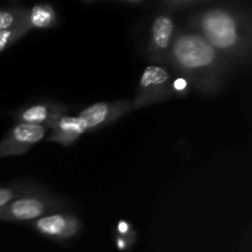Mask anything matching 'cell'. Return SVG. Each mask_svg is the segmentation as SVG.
<instances>
[{
  "label": "cell",
  "mask_w": 252,
  "mask_h": 252,
  "mask_svg": "<svg viewBox=\"0 0 252 252\" xmlns=\"http://www.w3.org/2000/svg\"><path fill=\"white\" fill-rule=\"evenodd\" d=\"M166 68L199 93L217 94L233 70V63L201 34L185 26L177 29Z\"/></svg>",
  "instance_id": "cell-1"
},
{
  "label": "cell",
  "mask_w": 252,
  "mask_h": 252,
  "mask_svg": "<svg viewBox=\"0 0 252 252\" xmlns=\"http://www.w3.org/2000/svg\"><path fill=\"white\" fill-rule=\"evenodd\" d=\"M187 27L201 34L231 63H244L251 53V12L235 2H211L189 16Z\"/></svg>",
  "instance_id": "cell-2"
},
{
  "label": "cell",
  "mask_w": 252,
  "mask_h": 252,
  "mask_svg": "<svg viewBox=\"0 0 252 252\" xmlns=\"http://www.w3.org/2000/svg\"><path fill=\"white\" fill-rule=\"evenodd\" d=\"M68 208L66 202L44 189L20 197L0 208V220L29 223L48 214L65 212Z\"/></svg>",
  "instance_id": "cell-3"
},
{
  "label": "cell",
  "mask_w": 252,
  "mask_h": 252,
  "mask_svg": "<svg viewBox=\"0 0 252 252\" xmlns=\"http://www.w3.org/2000/svg\"><path fill=\"white\" fill-rule=\"evenodd\" d=\"M174 96V78L171 71L162 65H148L138 84L133 98V110L164 102Z\"/></svg>",
  "instance_id": "cell-4"
},
{
  "label": "cell",
  "mask_w": 252,
  "mask_h": 252,
  "mask_svg": "<svg viewBox=\"0 0 252 252\" xmlns=\"http://www.w3.org/2000/svg\"><path fill=\"white\" fill-rule=\"evenodd\" d=\"M177 27L172 14L161 11L153 21L148 42V57L155 65L166 68Z\"/></svg>",
  "instance_id": "cell-5"
},
{
  "label": "cell",
  "mask_w": 252,
  "mask_h": 252,
  "mask_svg": "<svg viewBox=\"0 0 252 252\" xmlns=\"http://www.w3.org/2000/svg\"><path fill=\"white\" fill-rule=\"evenodd\" d=\"M46 135L47 129L44 127L16 122L0 140V159L26 154Z\"/></svg>",
  "instance_id": "cell-6"
},
{
  "label": "cell",
  "mask_w": 252,
  "mask_h": 252,
  "mask_svg": "<svg viewBox=\"0 0 252 252\" xmlns=\"http://www.w3.org/2000/svg\"><path fill=\"white\" fill-rule=\"evenodd\" d=\"M133 111L132 100L121 98L111 102H97L84 108L78 117L85 125L88 132L98 130L116 122L122 116Z\"/></svg>",
  "instance_id": "cell-7"
},
{
  "label": "cell",
  "mask_w": 252,
  "mask_h": 252,
  "mask_svg": "<svg viewBox=\"0 0 252 252\" xmlns=\"http://www.w3.org/2000/svg\"><path fill=\"white\" fill-rule=\"evenodd\" d=\"M33 230L52 240L63 241L74 238L83 229L80 219L73 214L59 212L29 221Z\"/></svg>",
  "instance_id": "cell-8"
},
{
  "label": "cell",
  "mask_w": 252,
  "mask_h": 252,
  "mask_svg": "<svg viewBox=\"0 0 252 252\" xmlns=\"http://www.w3.org/2000/svg\"><path fill=\"white\" fill-rule=\"evenodd\" d=\"M69 112V107L57 101H44V102L33 103L30 106H24L11 113L16 122L27 123L44 127L51 129L57 121Z\"/></svg>",
  "instance_id": "cell-9"
},
{
  "label": "cell",
  "mask_w": 252,
  "mask_h": 252,
  "mask_svg": "<svg viewBox=\"0 0 252 252\" xmlns=\"http://www.w3.org/2000/svg\"><path fill=\"white\" fill-rule=\"evenodd\" d=\"M85 125L78 116H63L51 128V132L47 135V140L68 147L86 133Z\"/></svg>",
  "instance_id": "cell-10"
},
{
  "label": "cell",
  "mask_w": 252,
  "mask_h": 252,
  "mask_svg": "<svg viewBox=\"0 0 252 252\" xmlns=\"http://www.w3.org/2000/svg\"><path fill=\"white\" fill-rule=\"evenodd\" d=\"M22 25L27 31L31 30H48L58 25L57 10L49 4H37L26 10Z\"/></svg>",
  "instance_id": "cell-11"
},
{
  "label": "cell",
  "mask_w": 252,
  "mask_h": 252,
  "mask_svg": "<svg viewBox=\"0 0 252 252\" xmlns=\"http://www.w3.org/2000/svg\"><path fill=\"white\" fill-rule=\"evenodd\" d=\"M41 191H44L43 187L36 182L31 181L14 182V184L0 186V208L9 204L10 202L20 198V197Z\"/></svg>",
  "instance_id": "cell-12"
},
{
  "label": "cell",
  "mask_w": 252,
  "mask_h": 252,
  "mask_svg": "<svg viewBox=\"0 0 252 252\" xmlns=\"http://www.w3.org/2000/svg\"><path fill=\"white\" fill-rule=\"evenodd\" d=\"M26 7L22 6H7L0 9V31L11 30L22 24Z\"/></svg>",
  "instance_id": "cell-13"
},
{
  "label": "cell",
  "mask_w": 252,
  "mask_h": 252,
  "mask_svg": "<svg viewBox=\"0 0 252 252\" xmlns=\"http://www.w3.org/2000/svg\"><path fill=\"white\" fill-rule=\"evenodd\" d=\"M212 0H165L160 1L159 6L162 11L172 14L174 11H182V10H199L207 6Z\"/></svg>",
  "instance_id": "cell-14"
},
{
  "label": "cell",
  "mask_w": 252,
  "mask_h": 252,
  "mask_svg": "<svg viewBox=\"0 0 252 252\" xmlns=\"http://www.w3.org/2000/svg\"><path fill=\"white\" fill-rule=\"evenodd\" d=\"M24 21V20H22ZM27 30L24 25H19L17 27H14L11 30H4V31H0V53L2 51H5L6 48H9L10 46L15 43V42L19 41L20 38L25 36L27 33Z\"/></svg>",
  "instance_id": "cell-15"
},
{
  "label": "cell",
  "mask_w": 252,
  "mask_h": 252,
  "mask_svg": "<svg viewBox=\"0 0 252 252\" xmlns=\"http://www.w3.org/2000/svg\"><path fill=\"white\" fill-rule=\"evenodd\" d=\"M116 231L118 236H127V238H134L135 233L133 230L132 224L126 220H120L116 225Z\"/></svg>",
  "instance_id": "cell-16"
},
{
  "label": "cell",
  "mask_w": 252,
  "mask_h": 252,
  "mask_svg": "<svg viewBox=\"0 0 252 252\" xmlns=\"http://www.w3.org/2000/svg\"><path fill=\"white\" fill-rule=\"evenodd\" d=\"M134 243V238H127V236H118L116 235V246L120 250L126 251L130 248Z\"/></svg>",
  "instance_id": "cell-17"
},
{
  "label": "cell",
  "mask_w": 252,
  "mask_h": 252,
  "mask_svg": "<svg viewBox=\"0 0 252 252\" xmlns=\"http://www.w3.org/2000/svg\"><path fill=\"white\" fill-rule=\"evenodd\" d=\"M118 4L134 7V6H142V5L145 4V1H143V0H122V1H118Z\"/></svg>",
  "instance_id": "cell-18"
}]
</instances>
